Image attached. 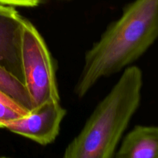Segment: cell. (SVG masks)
<instances>
[{
  "label": "cell",
  "mask_w": 158,
  "mask_h": 158,
  "mask_svg": "<svg viewBox=\"0 0 158 158\" xmlns=\"http://www.w3.org/2000/svg\"><path fill=\"white\" fill-rule=\"evenodd\" d=\"M158 39V0H135L86 52L74 93L84 97L101 78L124 69Z\"/></svg>",
  "instance_id": "1"
},
{
  "label": "cell",
  "mask_w": 158,
  "mask_h": 158,
  "mask_svg": "<svg viewBox=\"0 0 158 158\" xmlns=\"http://www.w3.org/2000/svg\"><path fill=\"white\" fill-rule=\"evenodd\" d=\"M143 73L126 67L99 103L78 134L66 146L64 158H112L141 100Z\"/></svg>",
  "instance_id": "2"
},
{
  "label": "cell",
  "mask_w": 158,
  "mask_h": 158,
  "mask_svg": "<svg viewBox=\"0 0 158 158\" xmlns=\"http://www.w3.org/2000/svg\"><path fill=\"white\" fill-rule=\"evenodd\" d=\"M21 63L23 82L33 108L48 100L60 101L49 49L38 29L25 17L22 26Z\"/></svg>",
  "instance_id": "3"
},
{
  "label": "cell",
  "mask_w": 158,
  "mask_h": 158,
  "mask_svg": "<svg viewBox=\"0 0 158 158\" xmlns=\"http://www.w3.org/2000/svg\"><path fill=\"white\" fill-rule=\"evenodd\" d=\"M66 114L60 101L48 100L26 115L6 123L4 128L45 146L56 139Z\"/></svg>",
  "instance_id": "4"
},
{
  "label": "cell",
  "mask_w": 158,
  "mask_h": 158,
  "mask_svg": "<svg viewBox=\"0 0 158 158\" xmlns=\"http://www.w3.org/2000/svg\"><path fill=\"white\" fill-rule=\"evenodd\" d=\"M23 19L14 6L0 4V66L23 82L21 34Z\"/></svg>",
  "instance_id": "5"
},
{
  "label": "cell",
  "mask_w": 158,
  "mask_h": 158,
  "mask_svg": "<svg viewBox=\"0 0 158 158\" xmlns=\"http://www.w3.org/2000/svg\"><path fill=\"white\" fill-rule=\"evenodd\" d=\"M117 158H158V127L136 126L116 151Z\"/></svg>",
  "instance_id": "6"
},
{
  "label": "cell",
  "mask_w": 158,
  "mask_h": 158,
  "mask_svg": "<svg viewBox=\"0 0 158 158\" xmlns=\"http://www.w3.org/2000/svg\"><path fill=\"white\" fill-rule=\"evenodd\" d=\"M0 93L15 102L26 112L33 109L30 96L24 83L0 66Z\"/></svg>",
  "instance_id": "7"
},
{
  "label": "cell",
  "mask_w": 158,
  "mask_h": 158,
  "mask_svg": "<svg viewBox=\"0 0 158 158\" xmlns=\"http://www.w3.org/2000/svg\"><path fill=\"white\" fill-rule=\"evenodd\" d=\"M23 115L24 114H21L15 109L0 101V128H4V125L6 123Z\"/></svg>",
  "instance_id": "8"
},
{
  "label": "cell",
  "mask_w": 158,
  "mask_h": 158,
  "mask_svg": "<svg viewBox=\"0 0 158 158\" xmlns=\"http://www.w3.org/2000/svg\"><path fill=\"white\" fill-rule=\"evenodd\" d=\"M41 0H0V4L19 7H35Z\"/></svg>",
  "instance_id": "9"
}]
</instances>
